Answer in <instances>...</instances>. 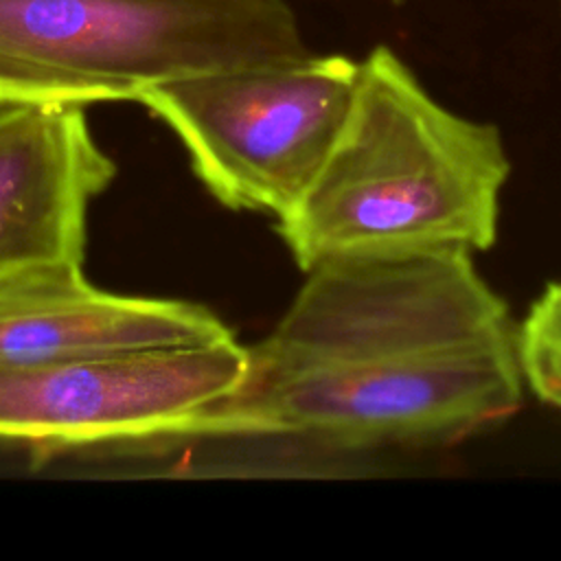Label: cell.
I'll use <instances>...</instances> for the list:
<instances>
[{
  "label": "cell",
  "instance_id": "7a4b0ae2",
  "mask_svg": "<svg viewBox=\"0 0 561 561\" xmlns=\"http://www.w3.org/2000/svg\"><path fill=\"white\" fill-rule=\"evenodd\" d=\"M508 173L500 129L438 103L379 44L359 61L329 158L278 232L305 274L340 259L486 252Z\"/></svg>",
  "mask_w": 561,
  "mask_h": 561
},
{
  "label": "cell",
  "instance_id": "9c48e42d",
  "mask_svg": "<svg viewBox=\"0 0 561 561\" xmlns=\"http://www.w3.org/2000/svg\"><path fill=\"white\" fill-rule=\"evenodd\" d=\"M392 2H401V0H392Z\"/></svg>",
  "mask_w": 561,
  "mask_h": 561
},
{
  "label": "cell",
  "instance_id": "52a82bcc",
  "mask_svg": "<svg viewBox=\"0 0 561 561\" xmlns=\"http://www.w3.org/2000/svg\"><path fill=\"white\" fill-rule=\"evenodd\" d=\"M114 173L83 105L0 99V274L83 261L90 202Z\"/></svg>",
  "mask_w": 561,
  "mask_h": 561
},
{
  "label": "cell",
  "instance_id": "277c9868",
  "mask_svg": "<svg viewBox=\"0 0 561 561\" xmlns=\"http://www.w3.org/2000/svg\"><path fill=\"white\" fill-rule=\"evenodd\" d=\"M359 61H296L160 81L138 103L167 123L204 186L232 210L287 215L329 158L348 116Z\"/></svg>",
  "mask_w": 561,
  "mask_h": 561
},
{
  "label": "cell",
  "instance_id": "5b68a950",
  "mask_svg": "<svg viewBox=\"0 0 561 561\" xmlns=\"http://www.w3.org/2000/svg\"><path fill=\"white\" fill-rule=\"evenodd\" d=\"M250 348L234 337L182 348L0 362V440L75 447L167 438L239 386Z\"/></svg>",
  "mask_w": 561,
  "mask_h": 561
},
{
  "label": "cell",
  "instance_id": "8992f818",
  "mask_svg": "<svg viewBox=\"0 0 561 561\" xmlns=\"http://www.w3.org/2000/svg\"><path fill=\"white\" fill-rule=\"evenodd\" d=\"M83 261H42L0 274V362H39L232 340L210 309L94 287Z\"/></svg>",
  "mask_w": 561,
  "mask_h": 561
},
{
  "label": "cell",
  "instance_id": "ba28073f",
  "mask_svg": "<svg viewBox=\"0 0 561 561\" xmlns=\"http://www.w3.org/2000/svg\"><path fill=\"white\" fill-rule=\"evenodd\" d=\"M517 362L524 388L561 410V280L548 283L517 322Z\"/></svg>",
  "mask_w": 561,
  "mask_h": 561
},
{
  "label": "cell",
  "instance_id": "6da1fadb",
  "mask_svg": "<svg viewBox=\"0 0 561 561\" xmlns=\"http://www.w3.org/2000/svg\"><path fill=\"white\" fill-rule=\"evenodd\" d=\"M522 397L517 320L471 252L340 259L307 272L243 381L167 438L419 456L508 421Z\"/></svg>",
  "mask_w": 561,
  "mask_h": 561
},
{
  "label": "cell",
  "instance_id": "3957f363",
  "mask_svg": "<svg viewBox=\"0 0 561 561\" xmlns=\"http://www.w3.org/2000/svg\"><path fill=\"white\" fill-rule=\"evenodd\" d=\"M307 55L287 0H0V99L138 101L175 77Z\"/></svg>",
  "mask_w": 561,
  "mask_h": 561
}]
</instances>
